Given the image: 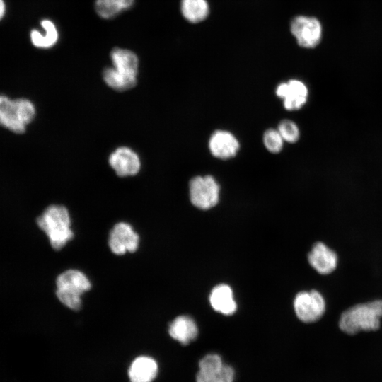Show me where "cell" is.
<instances>
[{"instance_id":"obj_9","label":"cell","mask_w":382,"mask_h":382,"mask_svg":"<svg viewBox=\"0 0 382 382\" xmlns=\"http://www.w3.org/2000/svg\"><path fill=\"white\" fill-rule=\"evenodd\" d=\"M290 31L298 45L303 48H314L322 37L321 24L315 17L295 16L290 23Z\"/></svg>"},{"instance_id":"obj_4","label":"cell","mask_w":382,"mask_h":382,"mask_svg":"<svg viewBox=\"0 0 382 382\" xmlns=\"http://www.w3.org/2000/svg\"><path fill=\"white\" fill-rule=\"evenodd\" d=\"M35 107L26 98L11 99L0 95V126L16 134L25 131L35 117Z\"/></svg>"},{"instance_id":"obj_3","label":"cell","mask_w":382,"mask_h":382,"mask_svg":"<svg viewBox=\"0 0 382 382\" xmlns=\"http://www.w3.org/2000/svg\"><path fill=\"white\" fill-rule=\"evenodd\" d=\"M37 224L45 233L50 245L55 250L62 248L74 236L71 229L70 215L64 206H49L37 219Z\"/></svg>"},{"instance_id":"obj_16","label":"cell","mask_w":382,"mask_h":382,"mask_svg":"<svg viewBox=\"0 0 382 382\" xmlns=\"http://www.w3.org/2000/svg\"><path fill=\"white\" fill-rule=\"evenodd\" d=\"M168 332L173 339L186 345L197 337L198 328L190 316H180L170 324Z\"/></svg>"},{"instance_id":"obj_15","label":"cell","mask_w":382,"mask_h":382,"mask_svg":"<svg viewBox=\"0 0 382 382\" xmlns=\"http://www.w3.org/2000/svg\"><path fill=\"white\" fill-rule=\"evenodd\" d=\"M209 302L214 311L225 316L233 314L237 308L233 291L226 284H218L212 289Z\"/></svg>"},{"instance_id":"obj_17","label":"cell","mask_w":382,"mask_h":382,"mask_svg":"<svg viewBox=\"0 0 382 382\" xmlns=\"http://www.w3.org/2000/svg\"><path fill=\"white\" fill-rule=\"evenodd\" d=\"M158 365L154 359L139 357L134 360L129 369L131 382H151L156 376Z\"/></svg>"},{"instance_id":"obj_2","label":"cell","mask_w":382,"mask_h":382,"mask_svg":"<svg viewBox=\"0 0 382 382\" xmlns=\"http://www.w3.org/2000/svg\"><path fill=\"white\" fill-rule=\"evenodd\" d=\"M112 67L104 69L103 76L105 82L116 91H125L137 83L139 60L132 51L114 48L110 53Z\"/></svg>"},{"instance_id":"obj_18","label":"cell","mask_w":382,"mask_h":382,"mask_svg":"<svg viewBox=\"0 0 382 382\" xmlns=\"http://www.w3.org/2000/svg\"><path fill=\"white\" fill-rule=\"evenodd\" d=\"M180 10L183 16L192 23L202 22L209 13L207 0H181Z\"/></svg>"},{"instance_id":"obj_21","label":"cell","mask_w":382,"mask_h":382,"mask_svg":"<svg viewBox=\"0 0 382 382\" xmlns=\"http://www.w3.org/2000/svg\"><path fill=\"white\" fill-rule=\"evenodd\" d=\"M263 142L269 151L278 153L282 149L284 139L277 129H269L264 134Z\"/></svg>"},{"instance_id":"obj_7","label":"cell","mask_w":382,"mask_h":382,"mask_svg":"<svg viewBox=\"0 0 382 382\" xmlns=\"http://www.w3.org/2000/svg\"><path fill=\"white\" fill-rule=\"evenodd\" d=\"M190 198L198 209H211L219 202V185L211 175L196 176L190 182Z\"/></svg>"},{"instance_id":"obj_19","label":"cell","mask_w":382,"mask_h":382,"mask_svg":"<svg viewBox=\"0 0 382 382\" xmlns=\"http://www.w3.org/2000/svg\"><path fill=\"white\" fill-rule=\"evenodd\" d=\"M134 0H96L95 8L102 18L110 19L116 17L122 11L130 8Z\"/></svg>"},{"instance_id":"obj_20","label":"cell","mask_w":382,"mask_h":382,"mask_svg":"<svg viewBox=\"0 0 382 382\" xmlns=\"http://www.w3.org/2000/svg\"><path fill=\"white\" fill-rule=\"evenodd\" d=\"M41 25L45 30V35H42L36 30L30 33L33 44L40 48H49L52 47L58 39V33L54 24L50 20H43Z\"/></svg>"},{"instance_id":"obj_22","label":"cell","mask_w":382,"mask_h":382,"mask_svg":"<svg viewBox=\"0 0 382 382\" xmlns=\"http://www.w3.org/2000/svg\"><path fill=\"white\" fill-rule=\"evenodd\" d=\"M284 141L289 143L297 141L299 138V129L297 125L289 120H282L277 129Z\"/></svg>"},{"instance_id":"obj_1","label":"cell","mask_w":382,"mask_h":382,"mask_svg":"<svg viewBox=\"0 0 382 382\" xmlns=\"http://www.w3.org/2000/svg\"><path fill=\"white\" fill-rule=\"evenodd\" d=\"M381 318L382 299H374L357 303L345 310L340 316L338 327L349 335L359 332H373L381 328Z\"/></svg>"},{"instance_id":"obj_12","label":"cell","mask_w":382,"mask_h":382,"mask_svg":"<svg viewBox=\"0 0 382 382\" xmlns=\"http://www.w3.org/2000/svg\"><path fill=\"white\" fill-rule=\"evenodd\" d=\"M108 161L111 168L120 177L134 175L141 167L139 156L127 146L119 147L112 152Z\"/></svg>"},{"instance_id":"obj_11","label":"cell","mask_w":382,"mask_h":382,"mask_svg":"<svg viewBox=\"0 0 382 382\" xmlns=\"http://www.w3.org/2000/svg\"><path fill=\"white\" fill-rule=\"evenodd\" d=\"M310 265L320 274L328 275L337 267L338 255L337 253L323 242L313 244L308 255Z\"/></svg>"},{"instance_id":"obj_10","label":"cell","mask_w":382,"mask_h":382,"mask_svg":"<svg viewBox=\"0 0 382 382\" xmlns=\"http://www.w3.org/2000/svg\"><path fill=\"white\" fill-rule=\"evenodd\" d=\"M139 237L127 223L120 222L111 230L108 244L115 255H124L126 252L134 253L139 246Z\"/></svg>"},{"instance_id":"obj_13","label":"cell","mask_w":382,"mask_h":382,"mask_svg":"<svg viewBox=\"0 0 382 382\" xmlns=\"http://www.w3.org/2000/svg\"><path fill=\"white\" fill-rule=\"evenodd\" d=\"M277 95L283 99L286 110H296L306 103L308 91L306 86L297 79L280 83L276 89Z\"/></svg>"},{"instance_id":"obj_5","label":"cell","mask_w":382,"mask_h":382,"mask_svg":"<svg viewBox=\"0 0 382 382\" xmlns=\"http://www.w3.org/2000/svg\"><path fill=\"white\" fill-rule=\"evenodd\" d=\"M56 295L66 307L79 310L81 307V295L88 291L91 284L81 271L69 270L60 274L56 280Z\"/></svg>"},{"instance_id":"obj_23","label":"cell","mask_w":382,"mask_h":382,"mask_svg":"<svg viewBox=\"0 0 382 382\" xmlns=\"http://www.w3.org/2000/svg\"><path fill=\"white\" fill-rule=\"evenodd\" d=\"M6 6L4 0H0V20L4 17Z\"/></svg>"},{"instance_id":"obj_8","label":"cell","mask_w":382,"mask_h":382,"mask_svg":"<svg viewBox=\"0 0 382 382\" xmlns=\"http://www.w3.org/2000/svg\"><path fill=\"white\" fill-rule=\"evenodd\" d=\"M234 377L233 368L216 354H207L199 361L196 382H233Z\"/></svg>"},{"instance_id":"obj_14","label":"cell","mask_w":382,"mask_h":382,"mask_svg":"<svg viewBox=\"0 0 382 382\" xmlns=\"http://www.w3.org/2000/svg\"><path fill=\"white\" fill-rule=\"evenodd\" d=\"M209 149L216 158L228 159L236 156L239 149V143L231 132L217 130L209 140Z\"/></svg>"},{"instance_id":"obj_6","label":"cell","mask_w":382,"mask_h":382,"mask_svg":"<svg viewBox=\"0 0 382 382\" xmlns=\"http://www.w3.org/2000/svg\"><path fill=\"white\" fill-rule=\"evenodd\" d=\"M294 309L301 321L306 323H314L325 312V299L317 290L302 291L294 299Z\"/></svg>"}]
</instances>
